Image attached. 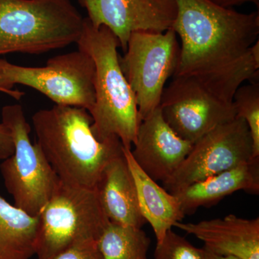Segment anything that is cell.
I'll list each match as a JSON object with an SVG mask.
<instances>
[{
  "label": "cell",
  "mask_w": 259,
  "mask_h": 259,
  "mask_svg": "<svg viewBox=\"0 0 259 259\" xmlns=\"http://www.w3.org/2000/svg\"><path fill=\"white\" fill-rule=\"evenodd\" d=\"M15 146L10 130L3 122L0 123V160L6 159L14 153Z\"/></svg>",
  "instance_id": "7402d4cb"
},
{
  "label": "cell",
  "mask_w": 259,
  "mask_h": 259,
  "mask_svg": "<svg viewBox=\"0 0 259 259\" xmlns=\"http://www.w3.org/2000/svg\"><path fill=\"white\" fill-rule=\"evenodd\" d=\"M172 29L181 40L174 76L209 72L241 60L258 41L259 13H242L209 0H175Z\"/></svg>",
  "instance_id": "6da1fadb"
},
{
  "label": "cell",
  "mask_w": 259,
  "mask_h": 259,
  "mask_svg": "<svg viewBox=\"0 0 259 259\" xmlns=\"http://www.w3.org/2000/svg\"><path fill=\"white\" fill-rule=\"evenodd\" d=\"M151 244L142 228L110 222L97 241L103 259H148Z\"/></svg>",
  "instance_id": "ac0fdd59"
},
{
  "label": "cell",
  "mask_w": 259,
  "mask_h": 259,
  "mask_svg": "<svg viewBox=\"0 0 259 259\" xmlns=\"http://www.w3.org/2000/svg\"><path fill=\"white\" fill-rule=\"evenodd\" d=\"M241 190L258 194L259 157L195 182L173 194L178 199L184 214H187Z\"/></svg>",
  "instance_id": "9a60e30c"
},
{
  "label": "cell",
  "mask_w": 259,
  "mask_h": 259,
  "mask_svg": "<svg viewBox=\"0 0 259 259\" xmlns=\"http://www.w3.org/2000/svg\"><path fill=\"white\" fill-rule=\"evenodd\" d=\"M96 190L110 222L142 228L146 222L140 209L134 177L124 152L109 162Z\"/></svg>",
  "instance_id": "5bb4252c"
},
{
  "label": "cell",
  "mask_w": 259,
  "mask_h": 259,
  "mask_svg": "<svg viewBox=\"0 0 259 259\" xmlns=\"http://www.w3.org/2000/svg\"><path fill=\"white\" fill-rule=\"evenodd\" d=\"M95 27L111 30L125 52L135 32H163L176 18L175 0H79Z\"/></svg>",
  "instance_id": "8fae6325"
},
{
  "label": "cell",
  "mask_w": 259,
  "mask_h": 259,
  "mask_svg": "<svg viewBox=\"0 0 259 259\" xmlns=\"http://www.w3.org/2000/svg\"><path fill=\"white\" fill-rule=\"evenodd\" d=\"M233 105L236 117L243 119L253 140L255 157H259V84L253 81L241 85L235 93Z\"/></svg>",
  "instance_id": "d6986e66"
},
{
  "label": "cell",
  "mask_w": 259,
  "mask_h": 259,
  "mask_svg": "<svg viewBox=\"0 0 259 259\" xmlns=\"http://www.w3.org/2000/svg\"><path fill=\"white\" fill-rule=\"evenodd\" d=\"M38 217L37 259H54L75 245L98 241L110 223L96 188L61 182Z\"/></svg>",
  "instance_id": "52a82bcc"
},
{
  "label": "cell",
  "mask_w": 259,
  "mask_h": 259,
  "mask_svg": "<svg viewBox=\"0 0 259 259\" xmlns=\"http://www.w3.org/2000/svg\"><path fill=\"white\" fill-rule=\"evenodd\" d=\"M131 154L140 168L156 182H166L188 156L193 144L181 139L157 107L141 121Z\"/></svg>",
  "instance_id": "7c38bea8"
},
{
  "label": "cell",
  "mask_w": 259,
  "mask_h": 259,
  "mask_svg": "<svg viewBox=\"0 0 259 259\" xmlns=\"http://www.w3.org/2000/svg\"><path fill=\"white\" fill-rule=\"evenodd\" d=\"M78 49L86 52L95 66V103L90 114L97 139L117 138L131 149L141 120L137 102L120 64L118 39L105 26L95 27L84 18Z\"/></svg>",
  "instance_id": "277c9868"
},
{
  "label": "cell",
  "mask_w": 259,
  "mask_h": 259,
  "mask_svg": "<svg viewBox=\"0 0 259 259\" xmlns=\"http://www.w3.org/2000/svg\"><path fill=\"white\" fill-rule=\"evenodd\" d=\"M193 235L214 254L240 259H259V218L226 217L197 223L177 222L175 226Z\"/></svg>",
  "instance_id": "4fadbf2b"
},
{
  "label": "cell",
  "mask_w": 259,
  "mask_h": 259,
  "mask_svg": "<svg viewBox=\"0 0 259 259\" xmlns=\"http://www.w3.org/2000/svg\"><path fill=\"white\" fill-rule=\"evenodd\" d=\"M32 122L35 143L63 183L95 189L109 162L123 154L117 138L97 139L86 109L54 105L35 112Z\"/></svg>",
  "instance_id": "3957f363"
},
{
  "label": "cell",
  "mask_w": 259,
  "mask_h": 259,
  "mask_svg": "<svg viewBox=\"0 0 259 259\" xmlns=\"http://www.w3.org/2000/svg\"><path fill=\"white\" fill-rule=\"evenodd\" d=\"M0 93L6 94L9 96L13 97L15 100H20L25 95V93L23 92L19 91L17 90H8L0 87Z\"/></svg>",
  "instance_id": "cb8c5ba5"
},
{
  "label": "cell",
  "mask_w": 259,
  "mask_h": 259,
  "mask_svg": "<svg viewBox=\"0 0 259 259\" xmlns=\"http://www.w3.org/2000/svg\"><path fill=\"white\" fill-rule=\"evenodd\" d=\"M39 217L0 195V259H30L36 253Z\"/></svg>",
  "instance_id": "e0dca14e"
},
{
  "label": "cell",
  "mask_w": 259,
  "mask_h": 259,
  "mask_svg": "<svg viewBox=\"0 0 259 259\" xmlns=\"http://www.w3.org/2000/svg\"><path fill=\"white\" fill-rule=\"evenodd\" d=\"M2 122L10 130L15 146L13 154L0 163L5 188L16 207L38 217L61 181L40 147L31 142V127L21 105L3 107Z\"/></svg>",
  "instance_id": "8992f818"
},
{
  "label": "cell",
  "mask_w": 259,
  "mask_h": 259,
  "mask_svg": "<svg viewBox=\"0 0 259 259\" xmlns=\"http://www.w3.org/2000/svg\"><path fill=\"white\" fill-rule=\"evenodd\" d=\"M253 140L243 119L233 120L213 129L194 143L178 169L163 187L173 194L195 182L254 159Z\"/></svg>",
  "instance_id": "30bf717a"
},
{
  "label": "cell",
  "mask_w": 259,
  "mask_h": 259,
  "mask_svg": "<svg viewBox=\"0 0 259 259\" xmlns=\"http://www.w3.org/2000/svg\"><path fill=\"white\" fill-rule=\"evenodd\" d=\"M54 259H103L97 241L83 242L68 248Z\"/></svg>",
  "instance_id": "44dd1931"
},
{
  "label": "cell",
  "mask_w": 259,
  "mask_h": 259,
  "mask_svg": "<svg viewBox=\"0 0 259 259\" xmlns=\"http://www.w3.org/2000/svg\"><path fill=\"white\" fill-rule=\"evenodd\" d=\"M209 1L212 2L214 4L227 8H231L232 7L247 3H253L257 6L259 5V0H209Z\"/></svg>",
  "instance_id": "603a6c76"
},
{
  "label": "cell",
  "mask_w": 259,
  "mask_h": 259,
  "mask_svg": "<svg viewBox=\"0 0 259 259\" xmlns=\"http://www.w3.org/2000/svg\"><path fill=\"white\" fill-rule=\"evenodd\" d=\"M180 54L172 28L131 34L120 64L136 97L141 121L159 107L165 83L176 72Z\"/></svg>",
  "instance_id": "9c48e42d"
},
{
  "label": "cell",
  "mask_w": 259,
  "mask_h": 259,
  "mask_svg": "<svg viewBox=\"0 0 259 259\" xmlns=\"http://www.w3.org/2000/svg\"><path fill=\"white\" fill-rule=\"evenodd\" d=\"M154 259H210V252L197 248L171 229L156 244Z\"/></svg>",
  "instance_id": "ffe728a7"
},
{
  "label": "cell",
  "mask_w": 259,
  "mask_h": 259,
  "mask_svg": "<svg viewBox=\"0 0 259 259\" xmlns=\"http://www.w3.org/2000/svg\"><path fill=\"white\" fill-rule=\"evenodd\" d=\"M84 18L69 0H0V56L76 44Z\"/></svg>",
  "instance_id": "5b68a950"
},
{
  "label": "cell",
  "mask_w": 259,
  "mask_h": 259,
  "mask_svg": "<svg viewBox=\"0 0 259 259\" xmlns=\"http://www.w3.org/2000/svg\"><path fill=\"white\" fill-rule=\"evenodd\" d=\"M259 47L217 71L174 76L159 107L163 119L181 138L194 144L218 126L236 118L233 97L247 80L258 77Z\"/></svg>",
  "instance_id": "7a4b0ae2"
},
{
  "label": "cell",
  "mask_w": 259,
  "mask_h": 259,
  "mask_svg": "<svg viewBox=\"0 0 259 259\" xmlns=\"http://www.w3.org/2000/svg\"><path fill=\"white\" fill-rule=\"evenodd\" d=\"M131 150L123 147L124 155L136 185L140 209L146 222L152 227L157 243H160L167 232L175 223L182 222L185 214L176 196L158 185L157 182L140 168Z\"/></svg>",
  "instance_id": "2e32d148"
},
{
  "label": "cell",
  "mask_w": 259,
  "mask_h": 259,
  "mask_svg": "<svg viewBox=\"0 0 259 259\" xmlns=\"http://www.w3.org/2000/svg\"><path fill=\"white\" fill-rule=\"evenodd\" d=\"M210 252V251H209ZM210 259H240L237 257L233 256V255H221L214 254V253L210 252Z\"/></svg>",
  "instance_id": "d4e9b609"
},
{
  "label": "cell",
  "mask_w": 259,
  "mask_h": 259,
  "mask_svg": "<svg viewBox=\"0 0 259 259\" xmlns=\"http://www.w3.org/2000/svg\"><path fill=\"white\" fill-rule=\"evenodd\" d=\"M95 66L84 51H72L51 58L40 67L23 66L0 59V87L13 90L23 85L47 96L55 105L84 108L95 103Z\"/></svg>",
  "instance_id": "ba28073f"
}]
</instances>
